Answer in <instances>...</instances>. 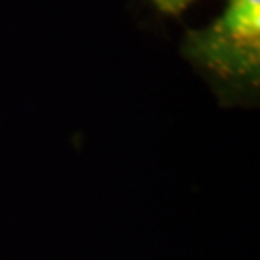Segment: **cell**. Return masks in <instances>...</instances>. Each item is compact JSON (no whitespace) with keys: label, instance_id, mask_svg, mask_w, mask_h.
Segmentation results:
<instances>
[{"label":"cell","instance_id":"obj_2","mask_svg":"<svg viewBox=\"0 0 260 260\" xmlns=\"http://www.w3.org/2000/svg\"><path fill=\"white\" fill-rule=\"evenodd\" d=\"M195 0H152V4L160 12H164L168 16H179L181 12H185Z\"/></svg>","mask_w":260,"mask_h":260},{"label":"cell","instance_id":"obj_1","mask_svg":"<svg viewBox=\"0 0 260 260\" xmlns=\"http://www.w3.org/2000/svg\"><path fill=\"white\" fill-rule=\"evenodd\" d=\"M183 56L230 89L256 91L260 81V0H228L220 18L187 31Z\"/></svg>","mask_w":260,"mask_h":260}]
</instances>
